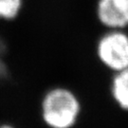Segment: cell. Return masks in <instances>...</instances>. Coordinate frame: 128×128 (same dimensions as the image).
Wrapping results in <instances>:
<instances>
[{"mask_svg":"<svg viewBox=\"0 0 128 128\" xmlns=\"http://www.w3.org/2000/svg\"><path fill=\"white\" fill-rule=\"evenodd\" d=\"M81 112L80 99L68 87H52L41 101L42 120L48 128H73Z\"/></svg>","mask_w":128,"mask_h":128,"instance_id":"obj_1","label":"cell"},{"mask_svg":"<svg viewBox=\"0 0 128 128\" xmlns=\"http://www.w3.org/2000/svg\"><path fill=\"white\" fill-rule=\"evenodd\" d=\"M95 52L99 62L113 73L128 68V32L106 30L96 42Z\"/></svg>","mask_w":128,"mask_h":128,"instance_id":"obj_2","label":"cell"},{"mask_svg":"<svg viewBox=\"0 0 128 128\" xmlns=\"http://www.w3.org/2000/svg\"><path fill=\"white\" fill-rule=\"evenodd\" d=\"M95 15L105 30L128 28V0H97Z\"/></svg>","mask_w":128,"mask_h":128,"instance_id":"obj_3","label":"cell"},{"mask_svg":"<svg viewBox=\"0 0 128 128\" xmlns=\"http://www.w3.org/2000/svg\"><path fill=\"white\" fill-rule=\"evenodd\" d=\"M110 95L120 109L128 112V68L113 73Z\"/></svg>","mask_w":128,"mask_h":128,"instance_id":"obj_4","label":"cell"},{"mask_svg":"<svg viewBox=\"0 0 128 128\" xmlns=\"http://www.w3.org/2000/svg\"><path fill=\"white\" fill-rule=\"evenodd\" d=\"M23 7L24 0H0V20H15L20 15Z\"/></svg>","mask_w":128,"mask_h":128,"instance_id":"obj_5","label":"cell"},{"mask_svg":"<svg viewBox=\"0 0 128 128\" xmlns=\"http://www.w3.org/2000/svg\"><path fill=\"white\" fill-rule=\"evenodd\" d=\"M5 46L2 40L0 39V79L4 78L7 75V66L4 61Z\"/></svg>","mask_w":128,"mask_h":128,"instance_id":"obj_6","label":"cell"},{"mask_svg":"<svg viewBox=\"0 0 128 128\" xmlns=\"http://www.w3.org/2000/svg\"><path fill=\"white\" fill-rule=\"evenodd\" d=\"M0 128H15V127L12 126V125H10V124H0Z\"/></svg>","mask_w":128,"mask_h":128,"instance_id":"obj_7","label":"cell"}]
</instances>
